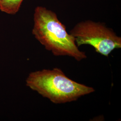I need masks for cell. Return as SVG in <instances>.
I'll return each mask as SVG.
<instances>
[{
	"label": "cell",
	"instance_id": "6da1fadb",
	"mask_svg": "<svg viewBox=\"0 0 121 121\" xmlns=\"http://www.w3.org/2000/svg\"><path fill=\"white\" fill-rule=\"evenodd\" d=\"M32 33L54 56H70L78 61L87 57L85 52L78 49L74 37L67 32L56 13L44 7L35 9Z\"/></svg>",
	"mask_w": 121,
	"mask_h": 121
},
{
	"label": "cell",
	"instance_id": "7a4b0ae2",
	"mask_svg": "<svg viewBox=\"0 0 121 121\" xmlns=\"http://www.w3.org/2000/svg\"><path fill=\"white\" fill-rule=\"evenodd\" d=\"M26 85L56 104L76 101L95 91L92 87L70 79L57 68L30 72L26 78Z\"/></svg>",
	"mask_w": 121,
	"mask_h": 121
},
{
	"label": "cell",
	"instance_id": "3957f363",
	"mask_svg": "<svg viewBox=\"0 0 121 121\" xmlns=\"http://www.w3.org/2000/svg\"><path fill=\"white\" fill-rule=\"evenodd\" d=\"M78 47L90 45L95 52L108 56L115 49L121 48V38L112 29L100 22L86 20L79 22L70 31Z\"/></svg>",
	"mask_w": 121,
	"mask_h": 121
},
{
	"label": "cell",
	"instance_id": "277c9868",
	"mask_svg": "<svg viewBox=\"0 0 121 121\" xmlns=\"http://www.w3.org/2000/svg\"><path fill=\"white\" fill-rule=\"evenodd\" d=\"M23 0H3L0 1V10L10 14L19 11Z\"/></svg>",
	"mask_w": 121,
	"mask_h": 121
},
{
	"label": "cell",
	"instance_id": "5b68a950",
	"mask_svg": "<svg viewBox=\"0 0 121 121\" xmlns=\"http://www.w3.org/2000/svg\"></svg>",
	"mask_w": 121,
	"mask_h": 121
}]
</instances>
